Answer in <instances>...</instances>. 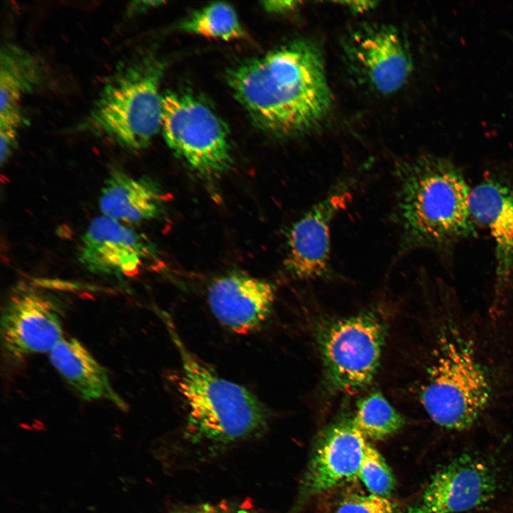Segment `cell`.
Masks as SVG:
<instances>
[{
    "mask_svg": "<svg viewBox=\"0 0 513 513\" xmlns=\"http://www.w3.org/2000/svg\"><path fill=\"white\" fill-rule=\"evenodd\" d=\"M161 129L168 146L205 176L226 171L232 159L227 130L204 103L185 93L162 95Z\"/></svg>",
    "mask_w": 513,
    "mask_h": 513,
    "instance_id": "7",
    "label": "cell"
},
{
    "mask_svg": "<svg viewBox=\"0 0 513 513\" xmlns=\"http://www.w3.org/2000/svg\"><path fill=\"white\" fill-rule=\"evenodd\" d=\"M345 53L355 76L380 95L399 90L412 73L410 52L392 26L370 24L355 29L346 41Z\"/></svg>",
    "mask_w": 513,
    "mask_h": 513,
    "instance_id": "10",
    "label": "cell"
},
{
    "mask_svg": "<svg viewBox=\"0 0 513 513\" xmlns=\"http://www.w3.org/2000/svg\"><path fill=\"white\" fill-rule=\"evenodd\" d=\"M49 360L63 379L86 401L105 400L122 410L127 403L111 385L107 370L75 338H63Z\"/></svg>",
    "mask_w": 513,
    "mask_h": 513,
    "instance_id": "16",
    "label": "cell"
},
{
    "mask_svg": "<svg viewBox=\"0 0 513 513\" xmlns=\"http://www.w3.org/2000/svg\"><path fill=\"white\" fill-rule=\"evenodd\" d=\"M420 393L421 403L439 426L456 431L472 428L488 407L492 384L472 342L449 324Z\"/></svg>",
    "mask_w": 513,
    "mask_h": 513,
    "instance_id": "5",
    "label": "cell"
},
{
    "mask_svg": "<svg viewBox=\"0 0 513 513\" xmlns=\"http://www.w3.org/2000/svg\"><path fill=\"white\" fill-rule=\"evenodd\" d=\"M234 96L260 128L276 136L301 134L324 119L331 105L323 59L298 39L229 71Z\"/></svg>",
    "mask_w": 513,
    "mask_h": 513,
    "instance_id": "1",
    "label": "cell"
},
{
    "mask_svg": "<svg viewBox=\"0 0 513 513\" xmlns=\"http://www.w3.org/2000/svg\"><path fill=\"white\" fill-rule=\"evenodd\" d=\"M405 513H435L428 508L425 507L423 504L420 506H414L409 507Z\"/></svg>",
    "mask_w": 513,
    "mask_h": 513,
    "instance_id": "27",
    "label": "cell"
},
{
    "mask_svg": "<svg viewBox=\"0 0 513 513\" xmlns=\"http://www.w3.org/2000/svg\"><path fill=\"white\" fill-rule=\"evenodd\" d=\"M299 1L287 0H274L264 1L263 6L269 12L274 14H284L295 9Z\"/></svg>",
    "mask_w": 513,
    "mask_h": 513,
    "instance_id": "24",
    "label": "cell"
},
{
    "mask_svg": "<svg viewBox=\"0 0 513 513\" xmlns=\"http://www.w3.org/2000/svg\"><path fill=\"white\" fill-rule=\"evenodd\" d=\"M385 333L382 321L370 312L320 326L317 343L331 389L348 393L372 381L380 364Z\"/></svg>",
    "mask_w": 513,
    "mask_h": 513,
    "instance_id": "6",
    "label": "cell"
},
{
    "mask_svg": "<svg viewBox=\"0 0 513 513\" xmlns=\"http://www.w3.org/2000/svg\"><path fill=\"white\" fill-rule=\"evenodd\" d=\"M164 3L163 1H133L130 3V4L128 6L127 13L128 15L131 16L133 14H137L138 12H141L144 10H147L149 8H152L156 6L160 5V4Z\"/></svg>",
    "mask_w": 513,
    "mask_h": 513,
    "instance_id": "25",
    "label": "cell"
},
{
    "mask_svg": "<svg viewBox=\"0 0 513 513\" xmlns=\"http://www.w3.org/2000/svg\"><path fill=\"white\" fill-rule=\"evenodd\" d=\"M167 325L180 358L177 390L186 408L189 432L196 437L228 443L261 430L267 415L257 398L202 363L187 348L171 323Z\"/></svg>",
    "mask_w": 513,
    "mask_h": 513,
    "instance_id": "4",
    "label": "cell"
},
{
    "mask_svg": "<svg viewBox=\"0 0 513 513\" xmlns=\"http://www.w3.org/2000/svg\"><path fill=\"white\" fill-rule=\"evenodd\" d=\"M163 70L161 61L147 52L124 58L105 80L78 130L131 150L147 147L162 126Z\"/></svg>",
    "mask_w": 513,
    "mask_h": 513,
    "instance_id": "3",
    "label": "cell"
},
{
    "mask_svg": "<svg viewBox=\"0 0 513 513\" xmlns=\"http://www.w3.org/2000/svg\"><path fill=\"white\" fill-rule=\"evenodd\" d=\"M367 442L352 420L326 428L304 475L301 499L323 493L358 477Z\"/></svg>",
    "mask_w": 513,
    "mask_h": 513,
    "instance_id": "12",
    "label": "cell"
},
{
    "mask_svg": "<svg viewBox=\"0 0 513 513\" xmlns=\"http://www.w3.org/2000/svg\"><path fill=\"white\" fill-rule=\"evenodd\" d=\"M154 251L143 234L102 215L93 219L82 236L78 258L93 274L130 276L154 256Z\"/></svg>",
    "mask_w": 513,
    "mask_h": 513,
    "instance_id": "11",
    "label": "cell"
},
{
    "mask_svg": "<svg viewBox=\"0 0 513 513\" xmlns=\"http://www.w3.org/2000/svg\"><path fill=\"white\" fill-rule=\"evenodd\" d=\"M395 175L402 252L444 248L476 234L471 190L450 160L422 155L399 162Z\"/></svg>",
    "mask_w": 513,
    "mask_h": 513,
    "instance_id": "2",
    "label": "cell"
},
{
    "mask_svg": "<svg viewBox=\"0 0 513 513\" xmlns=\"http://www.w3.org/2000/svg\"><path fill=\"white\" fill-rule=\"evenodd\" d=\"M360 178L352 175L340 180L292 226L284 264L295 278L314 279L328 274L331 226L352 200Z\"/></svg>",
    "mask_w": 513,
    "mask_h": 513,
    "instance_id": "9",
    "label": "cell"
},
{
    "mask_svg": "<svg viewBox=\"0 0 513 513\" xmlns=\"http://www.w3.org/2000/svg\"><path fill=\"white\" fill-rule=\"evenodd\" d=\"M340 3L348 7L351 11L357 13L368 11L373 9L376 4L375 1H346Z\"/></svg>",
    "mask_w": 513,
    "mask_h": 513,
    "instance_id": "26",
    "label": "cell"
},
{
    "mask_svg": "<svg viewBox=\"0 0 513 513\" xmlns=\"http://www.w3.org/2000/svg\"><path fill=\"white\" fill-rule=\"evenodd\" d=\"M358 477L370 494L389 496L395 488L393 473L381 454L368 442L363 451Z\"/></svg>",
    "mask_w": 513,
    "mask_h": 513,
    "instance_id": "21",
    "label": "cell"
},
{
    "mask_svg": "<svg viewBox=\"0 0 513 513\" xmlns=\"http://www.w3.org/2000/svg\"><path fill=\"white\" fill-rule=\"evenodd\" d=\"M470 208L474 222L487 228L495 242L497 306L513 276V187L497 180H485L471 190Z\"/></svg>",
    "mask_w": 513,
    "mask_h": 513,
    "instance_id": "15",
    "label": "cell"
},
{
    "mask_svg": "<svg viewBox=\"0 0 513 513\" xmlns=\"http://www.w3.org/2000/svg\"><path fill=\"white\" fill-rule=\"evenodd\" d=\"M19 129L13 126H0L1 166L9 160L16 148Z\"/></svg>",
    "mask_w": 513,
    "mask_h": 513,
    "instance_id": "23",
    "label": "cell"
},
{
    "mask_svg": "<svg viewBox=\"0 0 513 513\" xmlns=\"http://www.w3.org/2000/svg\"><path fill=\"white\" fill-rule=\"evenodd\" d=\"M161 200L150 180L114 170L103 184L99 207L104 216L122 223L139 224L157 215Z\"/></svg>",
    "mask_w": 513,
    "mask_h": 513,
    "instance_id": "17",
    "label": "cell"
},
{
    "mask_svg": "<svg viewBox=\"0 0 513 513\" xmlns=\"http://www.w3.org/2000/svg\"><path fill=\"white\" fill-rule=\"evenodd\" d=\"M236 513H240V512H236Z\"/></svg>",
    "mask_w": 513,
    "mask_h": 513,
    "instance_id": "29",
    "label": "cell"
},
{
    "mask_svg": "<svg viewBox=\"0 0 513 513\" xmlns=\"http://www.w3.org/2000/svg\"><path fill=\"white\" fill-rule=\"evenodd\" d=\"M64 307L56 296L27 285L16 287L1 316V343L6 359L18 363L48 353L63 338Z\"/></svg>",
    "mask_w": 513,
    "mask_h": 513,
    "instance_id": "8",
    "label": "cell"
},
{
    "mask_svg": "<svg viewBox=\"0 0 513 513\" xmlns=\"http://www.w3.org/2000/svg\"><path fill=\"white\" fill-rule=\"evenodd\" d=\"M198 513H218L213 507L206 505Z\"/></svg>",
    "mask_w": 513,
    "mask_h": 513,
    "instance_id": "28",
    "label": "cell"
},
{
    "mask_svg": "<svg viewBox=\"0 0 513 513\" xmlns=\"http://www.w3.org/2000/svg\"><path fill=\"white\" fill-rule=\"evenodd\" d=\"M46 72L40 61L19 46L6 43L0 55V123L23 124L19 102L44 81Z\"/></svg>",
    "mask_w": 513,
    "mask_h": 513,
    "instance_id": "18",
    "label": "cell"
},
{
    "mask_svg": "<svg viewBox=\"0 0 513 513\" xmlns=\"http://www.w3.org/2000/svg\"><path fill=\"white\" fill-rule=\"evenodd\" d=\"M352 422L367 440H385L405 424L403 417L379 392L358 401Z\"/></svg>",
    "mask_w": 513,
    "mask_h": 513,
    "instance_id": "19",
    "label": "cell"
},
{
    "mask_svg": "<svg viewBox=\"0 0 513 513\" xmlns=\"http://www.w3.org/2000/svg\"><path fill=\"white\" fill-rule=\"evenodd\" d=\"M336 513H396L392 502L375 494H353L345 498Z\"/></svg>",
    "mask_w": 513,
    "mask_h": 513,
    "instance_id": "22",
    "label": "cell"
},
{
    "mask_svg": "<svg viewBox=\"0 0 513 513\" xmlns=\"http://www.w3.org/2000/svg\"><path fill=\"white\" fill-rule=\"evenodd\" d=\"M182 28L207 38L224 41L244 38L245 32L234 8L224 2L209 4L192 14Z\"/></svg>",
    "mask_w": 513,
    "mask_h": 513,
    "instance_id": "20",
    "label": "cell"
},
{
    "mask_svg": "<svg viewBox=\"0 0 513 513\" xmlns=\"http://www.w3.org/2000/svg\"><path fill=\"white\" fill-rule=\"evenodd\" d=\"M276 290L269 282L233 273L215 279L209 286L210 309L224 326L238 334L256 331L268 319Z\"/></svg>",
    "mask_w": 513,
    "mask_h": 513,
    "instance_id": "14",
    "label": "cell"
},
{
    "mask_svg": "<svg viewBox=\"0 0 513 513\" xmlns=\"http://www.w3.org/2000/svg\"><path fill=\"white\" fill-rule=\"evenodd\" d=\"M496 488L495 476L482 460L462 455L434 475L423 505L435 513L462 512L489 501Z\"/></svg>",
    "mask_w": 513,
    "mask_h": 513,
    "instance_id": "13",
    "label": "cell"
}]
</instances>
